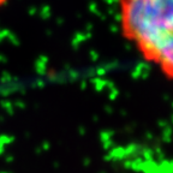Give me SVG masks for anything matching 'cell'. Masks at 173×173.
Wrapping results in <instances>:
<instances>
[{"label":"cell","mask_w":173,"mask_h":173,"mask_svg":"<svg viewBox=\"0 0 173 173\" xmlns=\"http://www.w3.org/2000/svg\"><path fill=\"white\" fill-rule=\"evenodd\" d=\"M119 28L142 59L173 76V0H117Z\"/></svg>","instance_id":"6da1fadb"}]
</instances>
